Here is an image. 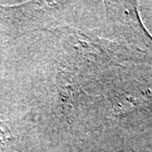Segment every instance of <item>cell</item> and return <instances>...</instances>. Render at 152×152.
Wrapping results in <instances>:
<instances>
[{"mask_svg":"<svg viewBox=\"0 0 152 152\" xmlns=\"http://www.w3.org/2000/svg\"><path fill=\"white\" fill-rule=\"evenodd\" d=\"M13 139L10 128L4 123L0 122V151L6 147Z\"/></svg>","mask_w":152,"mask_h":152,"instance_id":"cell-1","label":"cell"}]
</instances>
